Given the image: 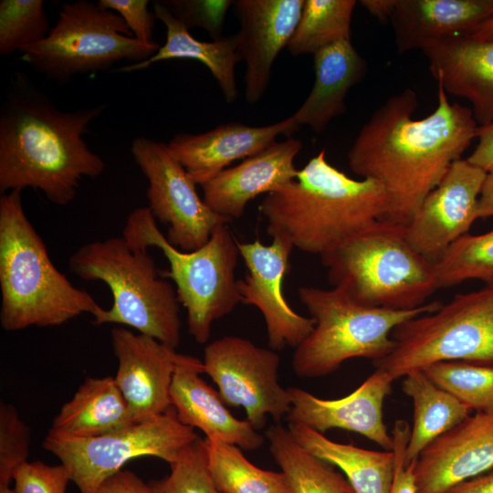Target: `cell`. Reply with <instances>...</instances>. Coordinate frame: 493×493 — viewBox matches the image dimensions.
<instances>
[{"label":"cell","mask_w":493,"mask_h":493,"mask_svg":"<svg viewBox=\"0 0 493 493\" xmlns=\"http://www.w3.org/2000/svg\"><path fill=\"white\" fill-rule=\"evenodd\" d=\"M435 110L420 120L416 92L405 89L388 98L361 128L348 152L351 171L375 180L389 206L383 220L410 223L425 196L476 138L477 123L470 108L450 103L437 84Z\"/></svg>","instance_id":"obj_1"},{"label":"cell","mask_w":493,"mask_h":493,"mask_svg":"<svg viewBox=\"0 0 493 493\" xmlns=\"http://www.w3.org/2000/svg\"><path fill=\"white\" fill-rule=\"evenodd\" d=\"M18 75L0 115V194L33 188L66 205L105 163L83 139L105 105L64 111Z\"/></svg>","instance_id":"obj_2"},{"label":"cell","mask_w":493,"mask_h":493,"mask_svg":"<svg viewBox=\"0 0 493 493\" xmlns=\"http://www.w3.org/2000/svg\"><path fill=\"white\" fill-rule=\"evenodd\" d=\"M389 201L375 180H356L332 166L322 150L282 190L258 205L267 233L294 248L323 256L384 219Z\"/></svg>","instance_id":"obj_3"},{"label":"cell","mask_w":493,"mask_h":493,"mask_svg":"<svg viewBox=\"0 0 493 493\" xmlns=\"http://www.w3.org/2000/svg\"><path fill=\"white\" fill-rule=\"evenodd\" d=\"M21 192L0 197V323L7 331L62 325L101 308L74 287L52 263L46 245L27 218Z\"/></svg>","instance_id":"obj_4"},{"label":"cell","mask_w":493,"mask_h":493,"mask_svg":"<svg viewBox=\"0 0 493 493\" xmlns=\"http://www.w3.org/2000/svg\"><path fill=\"white\" fill-rule=\"evenodd\" d=\"M332 288L371 308L418 309L439 289L435 264L407 242L404 226L381 220L320 257Z\"/></svg>","instance_id":"obj_5"},{"label":"cell","mask_w":493,"mask_h":493,"mask_svg":"<svg viewBox=\"0 0 493 493\" xmlns=\"http://www.w3.org/2000/svg\"><path fill=\"white\" fill-rule=\"evenodd\" d=\"M69 270L85 280H100L110 288L113 303L94 317V325L131 327L175 350L181 342L180 303L175 288L159 278L148 250L130 247L112 236L89 242L68 258Z\"/></svg>","instance_id":"obj_6"},{"label":"cell","mask_w":493,"mask_h":493,"mask_svg":"<svg viewBox=\"0 0 493 493\" xmlns=\"http://www.w3.org/2000/svg\"><path fill=\"white\" fill-rule=\"evenodd\" d=\"M122 236L132 249L157 247L167 258L169 270L162 277L174 282L178 301L186 309L189 333L196 342L205 343L213 323L241 303L235 275L238 241L228 224L218 226L203 246L184 252L169 243L149 207H138L128 215Z\"/></svg>","instance_id":"obj_7"},{"label":"cell","mask_w":493,"mask_h":493,"mask_svg":"<svg viewBox=\"0 0 493 493\" xmlns=\"http://www.w3.org/2000/svg\"><path fill=\"white\" fill-rule=\"evenodd\" d=\"M298 292L315 320L292 357L295 374L303 378L328 375L351 359L375 362L387 356L394 345L391 334L396 326L441 306L434 300L415 309L394 310L361 305L336 288L303 286Z\"/></svg>","instance_id":"obj_8"},{"label":"cell","mask_w":493,"mask_h":493,"mask_svg":"<svg viewBox=\"0 0 493 493\" xmlns=\"http://www.w3.org/2000/svg\"><path fill=\"white\" fill-rule=\"evenodd\" d=\"M392 351L372 362L393 380L440 362L493 365V287L458 293L392 331Z\"/></svg>","instance_id":"obj_9"},{"label":"cell","mask_w":493,"mask_h":493,"mask_svg":"<svg viewBox=\"0 0 493 493\" xmlns=\"http://www.w3.org/2000/svg\"><path fill=\"white\" fill-rule=\"evenodd\" d=\"M161 47L138 41L117 13L99 3L62 5L47 36L23 48L22 59L47 78L64 82L75 75L107 70L118 61H145Z\"/></svg>","instance_id":"obj_10"},{"label":"cell","mask_w":493,"mask_h":493,"mask_svg":"<svg viewBox=\"0 0 493 493\" xmlns=\"http://www.w3.org/2000/svg\"><path fill=\"white\" fill-rule=\"evenodd\" d=\"M199 438L192 427L178 420L171 407L159 416L93 437L50 428L42 446L68 468L80 493H97L127 462L151 456L170 465Z\"/></svg>","instance_id":"obj_11"},{"label":"cell","mask_w":493,"mask_h":493,"mask_svg":"<svg viewBox=\"0 0 493 493\" xmlns=\"http://www.w3.org/2000/svg\"><path fill=\"white\" fill-rule=\"evenodd\" d=\"M279 362L274 350L226 335L205 346L203 365L225 404L243 407L246 420L258 430L267 415L279 424L291 407L288 389L278 382Z\"/></svg>","instance_id":"obj_12"},{"label":"cell","mask_w":493,"mask_h":493,"mask_svg":"<svg viewBox=\"0 0 493 493\" xmlns=\"http://www.w3.org/2000/svg\"><path fill=\"white\" fill-rule=\"evenodd\" d=\"M131 152L149 183V209L156 221L167 226L166 238L171 245L184 252L194 251L207 243L218 226L232 221L207 206L167 144L138 137Z\"/></svg>","instance_id":"obj_13"},{"label":"cell","mask_w":493,"mask_h":493,"mask_svg":"<svg viewBox=\"0 0 493 493\" xmlns=\"http://www.w3.org/2000/svg\"><path fill=\"white\" fill-rule=\"evenodd\" d=\"M237 246L247 268L245 278L238 279L241 303L255 306L262 313L270 349L296 348L313 330L315 320L296 312L283 294L294 246L279 236L272 237L270 245L257 239L237 242Z\"/></svg>","instance_id":"obj_14"},{"label":"cell","mask_w":493,"mask_h":493,"mask_svg":"<svg viewBox=\"0 0 493 493\" xmlns=\"http://www.w3.org/2000/svg\"><path fill=\"white\" fill-rule=\"evenodd\" d=\"M486 175L467 159L456 161L404 226L407 242L426 260L435 264L456 239L468 233L477 219Z\"/></svg>","instance_id":"obj_15"},{"label":"cell","mask_w":493,"mask_h":493,"mask_svg":"<svg viewBox=\"0 0 493 493\" xmlns=\"http://www.w3.org/2000/svg\"><path fill=\"white\" fill-rule=\"evenodd\" d=\"M118 361L115 382L135 423L166 413L178 353L152 337L124 327L110 331Z\"/></svg>","instance_id":"obj_16"},{"label":"cell","mask_w":493,"mask_h":493,"mask_svg":"<svg viewBox=\"0 0 493 493\" xmlns=\"http://www.w3.org/2000/svg\"><path fill=\"white\" fill-rule=\"evenodd\" d=\"M394 380L376 369L357 389L340 399H321L299 387H289L291 407L287 420L307 425L320 433L332 428L358 433L393 450V437L383 422V402Z\"/></svg>","instance_id":"obj_17"},{"label":"cell","mask_w":493,"mask_h":493,"mask_svg":"<svg viewBox=\"0 0 493 493\" xmlns=\"http://www.w3.org/2000/svg\"><path fill=\"white\" fill-rule=\"evenodd\" d=\"M304 0H237V51L245 61L246 100L257 103L266 92L272 67L299 21Z\"/></svg>","instance_id":"obj_18"},{"label":"cell","mask_w":493,"mask_h":493,"mask_svg":"<svg viewBox=\"0 0 493 493\" xmlns=\"http://www.w3.org/2000/svg\"><path fill=\"white\" fill-rule=\"evenodd\" d=\"M493 467V413H476L437 437L414 464L417 493H444Z\"/></svg>","instance_id":"obj_19"},{"label":"cell","mask_w":493,"mask_h":493,"mask_svg":"<svg viewBox=\"0 0 493 493\" xmlns=\"http://www.w3.org/2000/svg\"><path fill=\"white\" fill-rule=\"evenodd\" d=\"M301 148L300 140L288 137L223 170L201 184L204 202L224 217L240 218L252 199L282 190L296 180L299 170L294 161Z\"/></svg>","instance_id":"obj_20"},{"label":"cell","mask_w":493,"mask_h":493,"mask_svg":"<svg viewBox=\"0 0 493 493\" xmlns=\"http://www.w3.org/2000/svg\"><path fill=\"white\" fill-rule=\"evenodd\" d=\"M299 127L292 115L266 126H248L234 121L203 133L177 134L167 146L194 183L201 185L228 168L233 162L263 151L279 135H290Z\"/></svg>","instance_id":"obj_21"},{"label":"cell","mask_w":493,"mask_h":493,"mask_svg":"<svg viewBox=\"0 0 493 493\" xmlns=\"http://www.w3.org/2000/svg\"><path fill=\"white\" fill-rule=\"evenodd\" d=\"M203 372L202 361L178 353L170 389L171 405L178 420L200 429L206 438L245 450L262 446L264 436L247 420H239L228 411L220 393L201 378Z\"/></svg>","instance_id":"obj_22"},{"label":"cell","mask_w":493,"mask_h":493,"mask_svg":"<svg viewBox=\"0 0 493 493\" xmlns=\"http://www.w3.org/2000/svg\"><path fill=\"white\" fill-rule=\"evenodd\" d=\"M421 50L446 93L467 100L478 126L493 123V40L460 36L430 43Z\"/></svg>","instance_id":"obj_23"},{"label":"cell","mask_w":493,"mask_h":493,"mask_svg":"<svg viewBox=\"0 0 493 493\" xmlns=\"http://www.w3.org/2000/svg\"><path fill=\"white\" fill-rule=\"evenodd\" d=\"M493 16V0H395L391 22L400 54L466 36Z\"/></svg>","instance_id":"obj_24"},{"label":"cell","mask_w":493,"mask_h":493,"mask_svg":"<svg viewBox=\"0 0 493 493\" xmlns=\"http://www.w3.org/2000/svg\"><path fill=\"white\" fill-rule=\"evenodd\" d=\"M313 87L292 115L299 126L323 131L345 110L348 91L365 76L367 64L351 40L337 42L315 54Z\"/></svg>","instance_id":"obj_25"},{"label":"cell","mask_w":493,"mask_h":493,"mask_svg":"<svg viewBox=\"0 0 493 493\" xmlns=\"http://www.w3.org/2000/svg\"><path fill=\"white\" fill-rule=\"evenodd\" d=\"M153 12L166 26V40L163 46L151 58L140 63L123 66L121 72L144 69L151 65L168 59L188 58L203 63L216 80L224 99L232 103L237 98L235 75L236 65L242 61L237 51L236 35L222 37L210 42L194 38L189 30L159 1L153 3Z\"/></svg>","instance_id":"obj_26"},{"label":"cell","mask_w":493,"mask_h":493,"mask_svg":"<svg viewBox=\"0 0 493 493\" xmlns=\"http://www.w3.org/2000/svg\"><path fill=\"white\" fill-rule=\"evenodd\" d=\"M134 423L114 377H88L61 406L51 428L74 436L93 437Z\"/></svg>","instance_id":"obj_27"},{"label":"cell","mask_w":493,"mask_h":493,"mask_svg":"<svg viewBox=\"0 0 493 493\" xmlns=\"http://www.w3.org/2000/svg\"><path fill=\"white\" fill-rule=\"evenodd\" d=\"M288 429L309 453L338 467L355 493H390L394 477L393 451H375L332 441L307 425L289 423Z\"/></svg>","instance_id":"obj_28"},{"label":"cell","mask_w":493,"mask_h":493,"mask_svg":"<svg viewBox=\"0 0 493 493\" xmlns=\"http://www.w3.org/2000/svg\"><path fill=\"white\" fill-rule=\"evenodd\" d=\"M403 378L402 389L414 407L405 457L408 463H414L429 444L461 423L472 410L435 384L423 370Z\"/></svg>","instance_id":"obj_29"},{"label":"cell","mask_w":493,"mask_h":493,"mask_svg":"<svg viewBox=\"0 0 493 493\" xmlns=\"http://www.w3.org/2000/svg\"><path fill=\"white\" fill-rule=\"evenodd\" d=\"M265 435L275 462L294 493H355L345 477L304 449L288 428L274 424Z\"/></svg>","instance_id":"obj_30"},{"label":"cell","mask_w":493,"mask_h":493,"mask_svg":"<svg viewBox=\"0 0 493 493\" xmlns=\"http://www.w3.org/2000/svg\"><path fill=\"white\" fill-rule=\"evenodd\" d=\"M207 468L223 493H294L283 472L261 469L240 448L220 440L203 439Z\"/></svg>","instance_id":"obj_31"},{"label":"cell","mask_w":493,"mask_h":493,"mask_svg":"<svg viewBox=\"0 0 493 493\" xmlns=\"http://www.w3.org/2000/svg\"><path fill=\"white\" fill-rule=\"evenodd\" d=\"M355 0H304L299 21L287 47L293 56L315 54L337 42L351 40Z\"/></svg>","instance_id":"obj_32"},{"label":"cell","mask_w":493,"mask_h":493,"mask_svg":"<svg viewBox=\"0 0 493 493\" xmlns=\"http://www.w3.org/2000/svg\"><path fill=\"white\" fill-rule=\"evenodd\" d=\"M439 288L469 279L493 287V228L479 234H466L456 239L434 266Z\"/></svg>","instance_id":"obj_33"},{"label":"cell","mask_w":493,"mask_h":493,"mask_svg":"<svg viewBox=\"0 0 493 493\" xmlns=\"http://www.w3.org/2000/svg\"><path fill=\"white\" fill-rule=\"evenodd\" d=\"M476 413H493V365L463 361L440 362L422 369Z\"/></svg>","instance_id":"obj_34"},{"label":"cell","mask_w":493,"mask_h":493,"mask_svg":"<svg viewBox=\"0 0 493 493\" xmlns=\"http://www.w3.org/2000/svg\"><path fill=\"white\" fill-rule=\"evenodd\" d=\"M49 30L42 0L0 1V55L38 43Z\"/></svg>","instance_id":"obj_35"},{"label":"cell","mask_w":493,"mask_h":493,"mask_svg":"<svg viewBox=\"0 0 493 493\" xmlns=\"http://www.w3.org/2000/svg\"><path fill=\"white\" fill-rule=\"evenodd\" d=\"M170 467L168 476L148 482L153 493H223L208 471L203 439L186 448Z\"/></svg>","instance_id":"obj_36"},{"label":"cell","mask_w":493,"mask_h":493,"mask_svg":"<svg viewBox=\"0 0 493 493\" xmlns=\"http://www.w3.org/2000/svg\"><path fill=\"white\" fill-rule=\"evenodd\" d=\"M30 429L16 407L0 403V484L11 485L15 471L29 456Z\"/></svg>","instance_id":"obj_37"},{"label":"cell","mask_w":493,"mask_h":493,"mask_svg":"<svg viewBox=\"0 0 493 493\" xmlns=\"http://www.w3.org/2000/svg\"><path fill=\"white\" fill-rule=\"evenodd\" d=\"M169 13L188 30L194 27L207 31L215 40L222 37L226 16L234 5L232 0H163Z\"/></svg>","instance_id":"obj_38"},{"label":"cell","mask_w":493,"mask_h":493,"mask_svg":"<svg viewBox=\"0 0 493 493\" xmlns=\"http://www.w3.org/2000/svg\"><path fill=\"white\" fill-rule=\"evenodd\" d=\"M69 481V472L63 464L26 461L13 475V489L15 493H66Z\"/></svg>","instance_id":"obj_39"},{"label":"cell","mask_w":493,"mask_h":493,"mask_svg":"<svg viewBox=\"0 0 493 493\" xmlns=\"http://www.w3.org/2000/svg\"><path fill=\"white\" fill-rule=\"evenodd\" d=\"M98 3L121 16L138 41L148 46L158 44L152 37L156 16L149 10L148 0H100Z\"/></svg>","instance_id":"obj_40"},{"label":"cell","mask_w":493,"mask_h":493,"mask_svg":"<svg viewBox=\"0 0 493 493\" xmlns=\"http://www.w3.org/2000/svg\"><path fill=\"white\" fill-rule=\"evenodd\" d=\"M410 427L406 421L396 420L391 433L394 454V477L390 493H417L414 479V464L406 461V447Z\"/></svg>","instance_id":"obj_41"},{"label":"cell","mask_w":493,"mask_h":493,"mask_svg":"<svg viewBox=\"0 0 493 493\" xmlns=\"http://www.w3.org/2000/svg\"><path fill=\"white\" fill-rule=\"evenodd\" d=\"M97 493H153L148 483H145L135 473L121 470L109 477Z\"/></svg>","instance_id":"obj_42"},{"label":"cell","mask_w":493,"mask_h":493,"mask_svg":"<svg viewBox=\"0 0 493 493\" xmlns=\"http://www.w3.org/2000/svg\"><path fill=\"white\" fill-rule=\"evenodd\" d=\"M476 137L478 139L475 150L467 160L487 173L493 171V123L478 126Z\"/></svg>","instance_id":"obj_43"},{"label":"cell","mask_w":493,"mask_h":493,"mask_svg":"<svg viewBox=\"0 0 493 493\" xmlns=\"http://www.w3.org/2000/svg\"><path fill=\"white\" fill-rule=\"evenodd\" d=\"M444 493H493V472L461 482Z\"/></svg>","instance_id":"obj_44"},{"label":"cell","mask_w":493,"mask_h":493,"mask_svg":"<svg viewBox=\"0 0 493 493\" xmlns=\"http://www.w3.org/2000/svg\"><path fill=\"white\" fill-rule=\"evenodd\" d=\"M477 218L493 216V171L487 173L480 191L477 209Z\"/></svg>","instance_id":"obj_45"},{"label":"cell","mask_w":493,"mask_h":493,"mask_svg":"<svg viewBox=\"0 0 493 493\" xmlns=\"http://www.w3.org/2000/svg\"><path fill=\"white\" fill-rule=\"evenodd\" d=\"M395 0H362L360 4L381 21H389Z\"/></svg>","instance_id":"obj_46"},{"label":"cell","mask_w":493,"mask_h":493,"mask_svg":"<svg viewBox=\"0 0 493 493\" xmlns=\"http://www.w3.org/2000/svg\"><path fill=\"white\" fill-rule=\"evenodd\" d=\"M466 36L478 40H493V16Z\"/></svg>","instance_id":"obj_47"},{"label":"cell","mask_w":493,"mask_h":493,"mask_svg":"<svg viewBox=\"0 0 493 493\" xmlns=\"http://www.w3.org/2000/svg\"><path fill=\"white\" fill-rule=\"evenodd\" d=\"M0 493H15L10 485L0 484Z\"/></svg>","instance_id":"obj_48"}]
</instances>
